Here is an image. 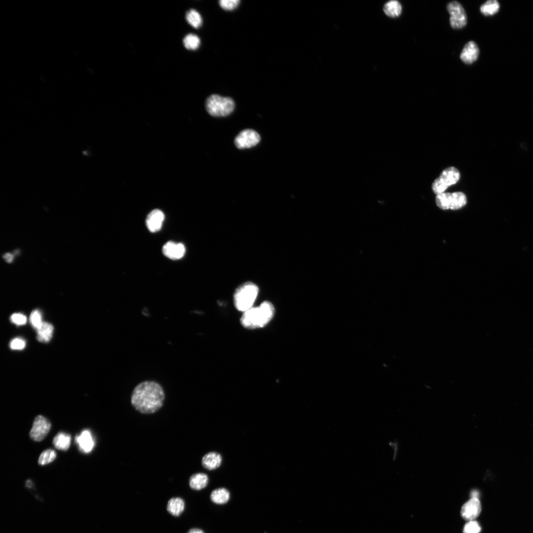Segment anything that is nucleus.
Returning <instances> with one entry per match:
<instances>
[{
  "mask_svg": "<svg viewBox=\"0 0 533 533\" xmlns=\"http://www.w3.org/2000/svg\"><path fill=\"white\" fill-rule=\"evenodd\" d=\"M37 339L42 343L49 342L52 336L53 327L52 324L43 322L40 327L37 329Z\"/></svg>",
  "mask_w": 533,
  "mask_h": 533,
  "instance_id": "obj_20",
  "label": "nucleus"
},
{
  "mask_svg": "<svg viewBox=\"0 0 533 533\" xmlns=\"http://www.w3.org/2000/svg\"><path fill=\"white\" fill-rule=\"evenodd\" d=\"M200 43L198 37L193 34H189L183 39L185 47L189 50H195L198 48Z\"/></svg>",
  "mask_w": 533,
  "mask_h": 533,
  "instance_id": "obj_24",
  "label": "nucleus"
},
{
  "mask_svg": "<svg viewBox=\"0 0 533 533\" xmlns=\"http://www.w3.org/2000/svg\"><path fill=\"white\" fill-rule=\"evenodd\" d=\"M230 498L229 491L225 488H219L213 490L210 495L211 501L219 505L225 504Z\"/></svg>",
  "mask_w": 533,
  "mask_h": 533,
  "instance_id": "obj_17",
  "label": "nucleus"
},
{
  "mask_svg": "<svg viewBox=\"0 0 533 533\" xmlns=\"http://www.w3.org/2000/svg\"><path fill=\"white\" fill-rule=\"evenodd\" d=\"M499 4L495 0H489L483 3L480 7L481 12L485 16L493 15L497 12Z\"/></svg>",
  "mask_w": 533,
  "mask_h": 533,
  "instance_id": "obj_22",
  "label": "nucleus"
},
{
  "mask_svg": "<svg viewBox=\"0 0 533 533\" xmlns=\"http://www.w3.org/2000/svg\"><path fill=\"white\" fill-rule=\"evenodd\" d=\"M479 54V49L477 44L473 41H470L464 45L460 54V58L465 64H471L477 60Z\"/></svg>",
  "mask_w": 533,
  "mask_h": 533,
  "instance_id": "obj_13",
  "label": "nucleus"
},
{
  "mask_svg": "<svg viewBox=\"0 0 533 533\" xmlns=\"http://www.w3.org/2000/svg\"><path fill=\"white\" fill-rule=\"evenodd\" d=\"M261 140L259 134L252 129H245L235 137L234 144L239 149L250 148L256 146Z\"/></svg>",
  "mask_w": 533,
  "mask_h": 533,
  "instance_id": "obj_9",
  "label": "nucleus"
},
{
  "mask_svg": "<svg viewBox=\"0 0 533 533\" xmlns=\"http://www.w3.org/2000/svg\"><path fill=\"white\" fill-rule=\"evenodd\" d=\"M222 457L221 455L215 452H211L205 454L202 458L203 466L208 470H214L221 464Z\"/></svg>",
  "mask_w": 533,
  "mask_h": 533,
  "instance_id": "obj_15",
  "label": "nucleus"
},
{
  "mask_svg": "<svg viewBox=\"0 0 533 533\" xmlns=\"http://www.w3.org/2000/svg\"><path fill=\"white\" fill-rule=\"evenodd\" d=\"M75 442L79 450L85 454L90 453L95 446L94 439L88 429H84L77 435L75 437Z\"/></svg>",
  "mask_w": 533,
  "mask_h": 533,
  "instance_id": "obj_11",
  "label": "nucleus"
},
{
  "mask_svg": "<svg viewBox=\"0 0 533 533\" xmlns=\"http://www.w3.org/2000/svg\"><path fill=\"white\" fill-rule=\"evenodd\" d=\"M449 13L450 24L454 29H461L467 24V16L465 11L460 3L457 1L449 2L447 5Z\"/></svg>",
  "mask_w": 533,
  "mask_h": 533,
  "instance_id": "obj_7",
  "label": "nucleus"
},
{
  "mask_svg": "<svg viewBox=\"0 0 533 533\" xmlns=\"http://www.w3.org/2000/svg\"><path fill=\"white\" fill-rule=\"evenodd\" d=\"M71 441V437L70 434L59 432L54 437L53 444L58 450L67 451L70 447Z\"/></svg>",
  "mask_w": 533,
  "mask_h": 533,
  "instance_id": "obj_21",
  "label": "nucleus"
},
{
  "mask_svg": "<svg viewBox=\"0 0 533 533\" xmlns=\"http://www.w3.org/2000/svg\"><path fill=\"white\" fill-rule=\"evenodd\" d=\"M56 453L52 449H47L40 454L38 462L40 465H45L53 461L56 458Z\"/></svg>",
  "mask_w": 533,
  "mask_h": 533,
  "instance_id": "obj_25",
  "label": "nucleus"
},
{
  "mask_svg": "<svg viewBox=\"0 0 533 533\" xmlns=\"http://www.w3.org/2000/svg\"><path fill=\"white\" fill-rule=\"evenodd\" d=\"M240 2L239 0H221L219 4L226 10H232L237 7Z\"/></svg>",
  "mask_w": 533,
  "mask_h": 533,
  "instance_id": "obj_28",
  "label": "nucleus"
},
{
  "mask_svg": "<svg viewBox=\"0 0 533 533\" xmlns=\"http://www.w3.org/2000/svg\"><path fill=\"white\" fill-rule=\"evenodd\" d=\"M479 495V493L478 491L474 490L471 491L470 493L471 497L478 498Z\"/></svg>",
  "mask_w": 533,
  "mask_h": 533,
  "instance_id": "obj_33",
  "label": "nucleus"
},
{
  "mask_svg": "<svg viewBox=\"0 0 533 533\" xmlns=\"http://www.w3.org/2000/svg\"><path fill=\"white\" fill-rule=\"evenodd\" d=\"M11 321L17 325H21L25 324L27 322L26 317L21 313H14L10 317Z\"/></svg>",
  "mask_w": 533,
  "mask_h": 533,
  "instance_id": "obj_29",
  "label": "nucleus"
},
{
  "mask_svg": "<svg viewBox=\"0 0 533 533\" xmlns=\"http://www.w3.org/2000/svg\"><path fill=\"white\" fill-rule=\"evenodd\" d=\"M184 508V501L180 497H172L169 500L167 503V510L168 512L174 516H180L183 512Z\"/></svg>",
  "mask_w": 533,
  "mask_h": 533,
  "instance_id": "obj_18",
  "label": "nucleus"
},
{
  "mask_svg": "<svg viewBox=\"0 0 533 533\" xmlns=\"http://www.w3.org/2000/svg\"><path fill=\"white\" fill-rule=\"evenodd\" d=\"M207 112L213 116H225L230 114L235 107L234 101L228 97L212 94L207 98L205 103Z\"/></svg>",
  "mask_w": 533,
  "mask_h": 533,
  "instance_id": "obj_4",
  "label": "nucleus"
},
{
  "mask_svg": "<svg viewBox=\"0 0 533 533\" xmlns=\"http://www.w3.org/2000/svg\"><path fill=\"white\" fill-rule=\"evenodd\" d=\"M481 528L478 523L472 520L467 522L463 528V533H479Z\"/></svg>",
  "mask_w": 533,
  "mask_h": 533,
  "instance_id": "obj_27",
  "label": "nucleus"
},
{
  "mask_svg": "<svg viewBox=\"0 0 533 533\" xmlns=\"http://www.w3.org/2000/svg\"><path fill=\"white\" fill-rule=\"evenodd\" d=\"M30 321L34 328L38 329L43 322L40 311L37 309L33 310L30 315Z\"/></svg>",
  "mask_w": 533,
  "mask_h": 533,
  "instance_id": "obj_26",
  "label": "nucleus"
},
{
  "mask_svg": "<svg viewBox=\"0 0 533 533\" xmlns=\"http://www.w3.org/2000/svg\"><path fill=\"white\" fill-rule=\"evenodd\" d=\"M209 478L206 474L197 473L190 477L189 484L192 489L200 490L206 487Z\"/></svg>",
  "mask_w": 533,
  "mask_h": 533,
  "instance_id": "obj_16",
  "label": "nucleus"
},
{
  "mask_svg": "<svg viewBox=\"0 0 533 533\" xmlns=\"http://www.w3.org/2000/svg\"><path fill=\"white\" fill-rule=\"evenodd\" d=\"M25 342L21 338H15L11 341L10 347L12 349H22L25 346Z\"/></svg>",
  "mask_w": 533,
  "mask_h": 533,
  "instance_id": "obj_30",
  "label": "nucleus"
},
{
  "mask_svg": "<svg viewBox=\"0 0 533 533\" xmlns=\"http://www.w3.org/2000/svg\"><path fill=\"white\" fill-rule=\"evenodd\" d=\"M3 258L8 263H11L14 258L13 254L10 253H7L3 255Z\"/></svg>",
  "mask_w": 533,
  "mask_h": 533,
  "instance_id": "obj_31",
  "label": "nucleus"
},
{
  "mask_svg": "<svg viewBox=\"0 0 533 533\" xmlns=\"http://www.w3.org/2000/svg\"><path fill=\"white\" fill-rule=\"evenodd\" d=\"M383 10L384 13L388 17L396 18L401 15L402 7L400 2L396 0H392L384 4Z\"/></svg>",
  "mask_w": 533,
  "mask_h": 533,
  "instance_id": "obj_19",
  "label": "nucleus"
},
{
  "mask_svg": "<svg viewBox=\"0 0 533 533\" xmlns=\"http://www.w3.org/2000/svg\"><path fill=\"white\" fill-rule=\"evenodd\" d=\"M259 288L252 282H246L239 286L233 295L235 308L239 311L245 312L252 307L257 297Z\"/></svg>",
  "mask_w": 533,
  "mask_h": 533,
  "instance_id": "obj_3",
  "label": "nucleus"
},
{
  "mask_svg": "<svg viewBox=\"0 0 533 533\" xmlns=\"http://www.w3.org/2000/svg\"><path fill=\"white\" fill-rule=\"evenodd\" d=\"M186 18L188 23L193 28H198L202 25V17L199 13L195 9L189 10L186 13Z\"/></svg>",
  "mask_w": 533,
  "mask_h": 533,
  "instance_id": "obj_23",
  "label": "nucleus"
},
{
  "mask_svg": "<svg viewBox=\"0 0 533 533\" xmlns=\"http://www.w3.org/2000/svg\"><path fill=\"white\" fill-rule=\"evenodd\" d=\"M164 394L161 386L152 381L139 383L134 388L131 403L134 408L144 414H151L162 405Z\"/></svg>",
  "mask_w": 533,
  "mask_h": 533,
  "instance_id": "obj_1",
  "label": "nucleus"
},
{
  "mask_svg": "<svg viewBox=\"0 0 533 533\" xmlns=\"http://www.w3.org/2000/svg\"><path fill=\"white\" fill-rule=\"evenodd\" d=\"M187 533H205L202 530L198 528H192Z\"/></svg>",
  "mask_w": 533,
  "mask_h": 533,
  "instance_id": "obj_32",
  "label": "nucleus"
},
{
  "mask_svg": "<svg viewBox=\"0 0 533 533\" xmlns=\"http://www.w3.org/2000/svg\"><path fill=\"white\" fill-rule=\"evenodd\" d=\"M437 205L443 210H457L464 206L467 203L466 196L462 192H443L437 194Z\"/></svg>",
  "mask_w": 533,
  "mask_h": 533,
  "instance_id": "obj_5",
  "label": "nucleus"
},
{
  "mask_svg": "<svg viewBox=\"0 0 533 533\" xmlns=\"http://www.w3.org/2000/svg\"><path fill=\"white\" fill-rule=\"evenodd\" d=\"M481 505L478 498H471L462 506L461 509V517L465 520L472 521L480 514Z\"/></svg>",
  "mask_w": 533,
  "mask_h": 533,
  "instance_id": "obj_10",
  "label": "nucleus"
},
{
  "mask_svg": "<svg viewBox=\"0 0 533 533\" xmlns=\"http://www.w3.org/2000/svg\"><path fill=\"white\" fill-rule=\"evenodd\" d=\"M274 312L273 305L268 301H264L259 306L252 307L244 312L240 322L247 329L262 328L272 319Z\"/></svg>",
  "mask_w": 533,
  "mask_h": 533,
  "instance_id": "obj_2",
  "label": "nucleus"
},
{
  "mask_svg": "<svg viewBox=\"0 0 533 533\" xmlns=\"http://www.w3.org/2000/svg\"><path fill=\"white\" fill-rule=\"evenodd\" d=\"M51 427L50 421L41 415L37 416L34 421L30 436L35 441L42 440L49 431Z\"/></svg>",
  "mask_w": 533,
  "mask_h": 533,
  "instance_id": "obj_8",
  "label": "nucleus"
},
{
  "mask_svg": "<svg viewBox=\"0 0 533 533\" xmlns=\"http://www.w3.org/2000/svg\"><path fill=\"white\" fill-rule=\"evenodd\" d=\"M164 220V215L162 211L154 209L147 217L146 226L151 232H156L161 229Z\"/></svg>",
  "mask_w": 533,
  "mask_h": 533,
  "instance_id": "obj_14",
  "label": "nucleus"
},
{
  "mask_svg": "<svg viewBox=\"0 0 533 533\" xmlns=\"http://www.w3.org/2000/svg\"><path fill=\"white\" fill-rule=\"evenodd\" d=\"M162 252L166 257L170 259L178 260L184 256L186 248L182 243L168 241L163 245Z\"/></svg>",
  "mask_w": 533,
  "mask_h": 533,
  "instance_id": "obj_12",
  "label": "nucleus"
},
{
  "mask_svg": "<svg viewBox=\"0 0 533 533\" xmlns=\"http://www.w3.org/2000/svg\"><path fill=\"white\" fill-rule=\"evenodd\" d=\"M460 178L458 170L454 167L444 169L432 185L433 191L436 194L443 193L450 186L456 184Z\"/></svg>",
  "mask_w": 533,
  "mask_h": 533,
  "instance_id": "obj_6",
  "label": "nucleus"
}]
</instances>
